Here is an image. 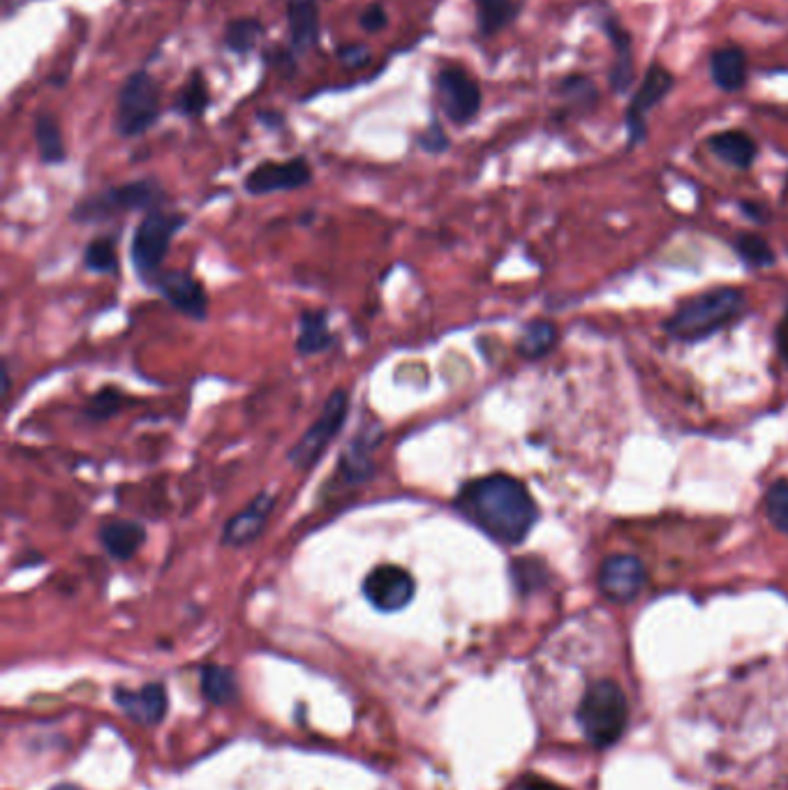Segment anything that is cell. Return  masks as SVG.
Here are the masks:
<instances>
[{"mask_svg":"<svg viewBox=\"0 0 788 790\" xmlns=\"http://www.w3.org/2000/svg\"><path fill=\"white\" fill-rule=\"evenodd\" d=\"M164 190L156 181H133L87 197L72 208V220L77 222H104L118 213L127 210H156L162 202Z\"/></svg>","mask_w":788,"mask_h":790,"instance_id":"5","label":"cell"},{"mask_svg":"<svg viewBox=\"0 0 788 790\" xmlns=\"http://www.w3.org/2000/svg\"><path fill=\"white\" fill-rule=\"evenodd\" d=\"M83 264L93 273H116L118 271V250L116 241L110 237H102L89 243L87 252H83Z\"/></svg>","mask_w":788,"mask_h":790,"instance_id":"26","label":"cell"},{"mask_svg":"<svg viewBox=\"0 0 788 790\" xmlns=\"http://www.w3.org/2000/svg\"><path fill=\"white\" fill-rule=\"evenodd\" d=\"M347 414H350V396L345 389H338L329 396L322 414L317 416V421L304 433V437L292 446V451L287 456L289 462L296 469H301V472L312 469L327 454L329 444L338 437L340 431H343Z\"/></svg>","mask_w":788,"mask_h":790,"instance_id":"7","label":"cell"},{"mask_svg":"<svg viewBox=\"0 0 788 790\" xmlns=\"http://www.w3.org/2000/svg\"><path fill=\"white\" fill-rule=\"evenodd\" d=\"M744 308V296L738 289L731 287H719L712 291H706L700 296H694L669 319V331L677 340H703L727 324L742 312Z\"/></svg>","mask_w":788,"mask_h":790,"instance_id":"2","label":"cell"},{"mask_svg":"<svg viewBox=\"0 0 788 790\" xmlns=\"http://www.w3.org/2000/svg\"><path fill=\"white\" fill-rule=\"evenodd\" d=\"M454 508L488 537L504 546L521 543L537 523V504L527 488L506 474H488L467 481Z\"/></svg>","mask_w":788,"mask_h":790,"instance_id":"1","label":"cell"},{"mask_svg":"<svg viewBox=\"0 0 788 790\" xmlns=\"http://www.w3.org/2000/svg\"><path fill=\"white\" fill-rule=\"evenodd\" d=\"M777 345H779V352H781L784 360L788 363V312H786V317L781 319V324H779V331H777Z\"/></svg>","mask_w":788,"mask_h":790,"instance_id":"36","label":"cell"},{"mask_svg":"<svg viewBox=\"0 0 788 790\" xmlns=\"http://www.w3.org/2000/svg\"><path fill=\"white\" fill-rule=\"evenodd\" d=\"M335 337L329 329V314L327 310H306L298 317V337H296V352L301 356L322 354L331 350Z\"/></svg>","mask_w":788,"mask_h":790,"instance_id":"18","label":"cell"},{"mask_svg":"<svg viewBox=\"0 0 788 790\" xmlns=\"http://www.w3.org/2000/svg\"><path fill=\"white\" fill-rule=\"evenodd\" d=\"M35 141L39 160L45 164H60L66 160V141H62L58 121L52 114H39L35 118Z\"/></svg>","mask_w":788,"mask_h":790,"instance_id":"22","label":"cell"},{"mask_svg":"<svg viewBox=\"0 0 788 790\" xmlns=\"http://www.w3.org/2000/svg\"><path fill=\"white\" fill-rule=\"evenodd\" d=\"M206 106H208L206 81L202 79L199 72H195L181 89V93L176 98V110L185 116H199L206 112Z\"/></svg>","mask_w":788,"mask_h":790,"instance_id":"28","label":"cell"},{"mask_svg":"<svg viewBox=\"0 0 788 790\" xmlns=\"http://www.w3.org/2000/svg\"><path fill=\"white\" fill-rule=\"evenodd\" d=\"M437 91L444 114L454 123H470L481 110V89L462 68H444L437 77Z\"/></svg>","mask_w":788,"mask_h":790,"instance_id":"9","label":"cell"},{"mask_svg":"<svg viewBox=\"0 0 788 790\" xmlns=\"http://www.w3.org/2000/svg\"><path fill=\"white\" fill-rule=\"evenodd\" d=\"M525 790H567L558 783H552L548 779H539V777H527L525 779Z\"/></svg>","mask_w":788,"mask_h":790,"instance_id":"35","label":"cell"},{"mask_svg":"<svg viewBox=\"0 0 788 790\" xmlns=\"http://www.w3.org/2000/svg\"><path fill=\"white\" fill-rule=\"evenodd\" d=\"M366 599L381 612H398L408 608L416 594V583L410 571L396 564L375 566L364 581Z\"/></svg>","mask_w":788,"mask_h":790,"instance_id":"8","label":"cell"},{"mask_svg":"<svg viewBox=\"0 0 788 790\" xmlns=\"http://www.w3.org/2000/svg\"><path fill=\"white\" fill-rule=\"evenodd\" d=\"M151 287L158 289L174 310L183 312L190 319H195V322H206L208 294L193 273L187 271L160 273L151 283Z\"/></svg>","mask_w":788,"mask_h":790,"instance_id":"10","label":"cell"},{"mask_svg":"<svg viewBox=\"0 0 788 790\" xmlns=\"http://www.w3.org/2000/svg\"><path fill=\"white\" fill-rule=\"evenodd\" d=\"M419 141H421V146L425 148V151H433V153H439V151H444L446 146H449V139H446V135L442 133V127L437 123H433L429 127V133H425Z\"/></svg>","mask_w":788,"mask_h":790,"instance_id":"34","label":"cell"},{"mask_svg":"<svg viewBox=\"0 0 788 790\" xmlns=\"http://www.w3.org/2000/svg\"><path fill=\"white\" fill-rule=\"evenodd\" d=\"M710 148L712 153L729 162L738 169H747L752 167L754 158H756V144L752 141V137H747L740 130H729V133H719L710 139Z\"/></svg>","mask_w":788,"mask_h":790,"instance_id":"20","label":"cell"},{"mask_svg":"<svg viewBox=\"0 0 788 790\" xmlns=\"http://www.w3.org/2000/svg\"><path fill=\"white\" fill-rule=\"evenodd\" d=\"M202 689L208 700L227 702L237 696V677H233L229 668L206 666L202 673Z\"/></svg>","mask_w":788,"mask_h":790,"instance_id":"24","label":"cell"},{"mask_svg":"<svg viewBox=\"0 0 788 790\" xmlns=\"http://www.w3.org/2000/svg\"><path fill=\"white\" fill-rule=\"evenodd\" d=\"M54 790H79V788H75V786H70V783H62V786H56Z\"/></svg>","mask_w":788,"mask_h":790,"instance_id":"37","label":"cell"},{"mask_svg":"<svg viewBox=\"0 0 788 790\" xmlns=\"http://www.w3.org/2000/svg\"><path fill=\"white\" fill-rule=\"evenodd\" d=\"M102 548L118 562L133 560L146 541V529L135 520H106L100 531Z\"/></svg>","mask_w":788,"mask_h":790,"instance_id":"15","label":"cell"},{"mask_svg":"<svg viewBox=\"0 0 788 790\" xmlns=\"http://www.w3.org/2000/svg\"><path fill=\"white\" fill-rule=\"evenodd\" d=\"M273 508H275V495L264 490V493L254 497L243 511H239L237 516L227 520L222 529V546L243 548L250 546L252 541H258L266 529Z\"/></svg>","mask_w":788,"mask_h":790,"instance_id":"13","label":"cell"},{"mask_svg":"<svg viewBox=\"0 0 788 790\" xmlns=\"http://www.w3.org/2000/svg\"><path fill=\"white\" fill-rule=\"evenodd\" d=\"M673 83H675V79L666 68L652 66L648 70V75L643 77L641 87H638V91L629 104V112H627V123H629V133H631L633 141L643 137L646 114L671 93Z\"/></svg>","mask_w":788,"mask_h":790,"instance_id":"14","label":"cell"},{"mask_svg":"<svg viewBox=\"0 0 788 790\" xmlns=\"http://www.w3.org/2000/svg\"><path fill=\"white\" fill-rule=\"evenodd\" d=\"M738 250H740L742 257L747 260L750 264H754V266H768L775 260L770 245L765 243L763 239H758V237H742L738 241Z\"/></svg>","mask_w":788,"mask_h":790,"instance_id":"32","label":"cell"},{"mask_svg":"<svg viewBox=\"0 0 788 790\" xmlns=\"http://www.w3.org/2000/svg\"><path fill=\"white\" fill-rule=\"evenodd\" d=\"M477 8V24L483 35H495L511 21L516 19V3L514 0H475Z\"/></svg>","mask_w":788,"mask_h":790,"instance_id":"23","label":"cell"},{"mask_svg":"<svg viewBox=\"0 0 788 790\" xmlns=\"http://www.w3.org/2000/svg\"><path fill=\"white\" fill-rule=\"evenodd\" d=\"M160 116V87L146 70L125 79L116 104V133L121 137H139Z\"/></svg>","mask_w":788,"mask_h":790,"instance_id":"6","label":"cell"},{"mask_svg":"<svg viewBox=\"0 0 788 790\" xmlns=\"http://www.w3.org/2000/svg\"><path fill=\"white\" fill-rule=\"evenodd\" d=\"M387 24H389V16H387L385 8L377 5V3L366 8L364 14H361V26H364V31H368V33H377V31L385 28Z\"/></svg>","mask_w":788,"mask_h":790,"instance_id":"33","label":"cell"},{"mask_svg":"<svg viewBox=\"0 0 788 790\" xmlns=\"http://www.w3.org/2000/svg\"><path fill=\"white\" fill-rule=\"evenodd\" d=\"M287 24L294 51H310L319 37L317 0H287Z\"/></svg>","mask_w":788,"mask_h":790,"instance_id":"16","label":"cell"},{"mask_svg":"<svg viewBox=\"0 0 788 790\" xmlns=\"http://www.w3.org/2000/svg\"><path fill=\"white\" fill-rule=\"evenodd\" d=\"M185 225V218L179 213L148 210L146 218L139 222L130 245V257L137 275L151 287V283L160 275V266L167 257L169 245Z\"/></svg>","mask_w":788,"mask_h":790,"instance_id":"4","label":"cell"},{"mask_svg":"<svg viewBox=\"0 0 788 790\" xmlns=\"http://www.w3.org/2000/svg\"><path fill=\"white\" fill-rule=\"evenodd\" d=\"M123 393L114 387H106L102 391H98L91 402L87 404V410H83V414H87V419L91 421H106L112 419L121 408H123Z\"/></svg>","mask_w":788,"mask_h":790,"instance_id":"31","label":"cell"},{"mask_svg":"<svg viewBox=\"0 0 788 790\" xmlns=\"http://www.w3.org/2000/svg\"><path fill=\"white\" fill-rule=\"evenodd\" d=\"M710 75L721 91L735 93L747 83V56L735 45L719 47L710 58Z\"/></svg>","mask_w":788,"mask_h":790,"instance_id":"17","label":"cell"},{"mask_svg":"<svg viewBox=\"0 0 788 790\" xmlns=\"http://www.w3.org/2000/svg\"><path fill=\"white\" fill-rule=\"evenodd\" d=\"M765 514L779 531L788 534V481L770 485L768 495H765Z\"/></svg>","mask_w":788,"mask_h":790,"instance_id":"30","label":"cell"},{"mask_svg":"<svg viewBox=\"0 0 788 790\" xmlns=\"http://www.w3.org/2000/svg\"><path fill=\"white\" fill-rule=\"evenodd\" d=\"M629 708L623 689L613 682H596L583 696L579 721L594 746H610L627 729Z\"/></svg>","mask_w":788,"mask_h":790,"instance_id":"3","label":"cell"},{"mask_svg":"<svg viewBox=\"0 0 788 790\" xmlns=\"http://www.w3.org/2000/svg\"><path fill=\"white\" fill-rule=\"evenodd\" d=\"M312 181V172L304 158H294L287 162H262L254 167L245 179V190L250 195H271V192L298 190Z\"/></svg>","mask_w":788,"mask_h":790,"instance_id":"11","label":"cell"},{"mask_svg":"<svg viewBox=\"0 0 788 790\" xmlns=\"http://www.w3.org/2000/svg\"><path fill=\"white\" fill-rule=\"evenodd\" d=\"M556 327L550 322H532L518 343V352L525 358H539L544 356L552 345H556Z\"/></svg>","mask_w":788,"mask_h":790,"instance_id":"25","label":"cell"},{"mask_svg":"<svg viewBox=\"0 0 788 790\" xmlns=\"http://www.w3.org/2000/svg\"><path fill=\"white\" fill-rule=\"evenodd\" d=\"M121 708L139 723H158L167 712V696L160 685H148L139 691H116Z\"/></svg>","mask_w":788,"mask_h":790,"instance_id":"19","label":"cell"},{"mask_svg":"<svg viewBox=\"0 0 788 790\" xmlns=\"http://www.w3.org/2000/svg\"><path fill=\"white\" fill-rule=\"evenodd\" d=\"M379 439V437H377ZM377 439H370L368 433H361L350 446L340 460V469L350 483H364L366 479L373 477V448L377 444Z\"/></svg>","mask_w":788,"mask_h":790,"instance_id":"21","label":"cell"},{"mask_svg":"<svg viewBox=\"0 0 788 790\" xmlns=\"http://www.w3.org/2000/svg\"><path fill=\"white\" fill-rule=\"evenodd\" d=\"M262 31L264 28L258 19H237L231 21L225 31V45L237 54H248L254 45H258Z\"/></svg>","mask_w":788,"mask_h":790,"instance_id":"27","label":"cell"},{"mask_svg":"<svg viewBox=\"0 0 788 790\" xmlns=\"http://www.w3.org/2000/svg\"><path fill=\"white\" fill-rule=\"evenodd\" d=\"M608 33L617 45V68L613 72V87L617 91H625L631 81V54H629V37L623 28L608 26Z\"/></svg>","mask_w":788,"mask_h":790,"instance_id":"29","label":"cell"},{"mask_svg":"<svg viewBox=\"0 0 788 790\" xmlns=\"http://www.w3.org/2000/svg\"><path fill=\"white\" fill-rule=\"evenodd\" d=\"M648 573L641 560L631 554H615L602 564L599 587L610 602H631L646 587Z\"/></svg>","mask_w":788,"mask_h":790,"instance_id":"12","label":"cell"}]
</instances>
